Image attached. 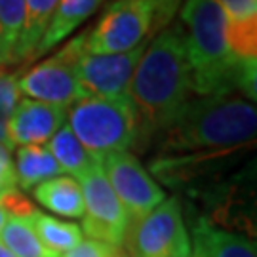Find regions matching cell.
Instances as JSON below:
<instances>
[{
    "label": "cell",
    "instance_id": "26",
    "mask_svg": "<svg viewBox=\"0 0 257 257\" xmlns=\"http://www.w3.org/2000/svg\"><path fill=\"white\" fill-rule=\"evenodd\" d=\"M10 189H18V177H16V166L10 155V149L0 145V194Z\"/></svg>",
    "mask_w": 257,
    "mask_h": 257
},
{
    "label": "cell",
    "instance_id": "3",
    "mask_svg": "<svg viewBox=\"0 0 257 257\" xmlns=\"http://www.w3.org/2000/svg\"><path fill=\"white\" fill-rule=\"evenodd\" d=\"M193 93L234 95L255 103L257 63H240L230 54L227 18L215 0H187L181 8Z\"/></svg>",
    "mask_w": 257,
    "mask_h": 257
},
{
    "label": "cell",
    "instance_id": "12",
    "mask_svg": "<svg viewBox=\"0 0 257 257\" xmlns=\"http://www.w3.org/2000/svg\"><path fill=\"white\" fill-rule=\"evenodd\" d=\"M191 257H257V248L248 236L221 229L208 217H200L191 234Z\"/></svg>",
    "mask_w": 257,
    "mask_h": 257
},
{
    "label": "cell",
    "instance_id": "21",
    "mask_svg": "<svg viewBox=\"0 0 257 257\" xmlns=\"http://www.w3.org/2000/svg\"><path fill=\"white\" fill-rule=\"evenodd\" d=\"M19 101V88L18 76L0 71V145L12 151V143L8 138V124L10 118L16 110Z\"/></svg>",
    "mask_w": 257,
    "mask_h": 257
},
{
    "label": "cell",
    "instance_id": "14",
    "mask_svg": "<svg viewBox=\"0 0 257 257\" xmlns=\"http://www.w3.org/2000/svg\"><path fill=\"white\" fill-rule=\"evenodd\" d=\"M33 196L52 213L63 217H82L84 196L78 181L71 175H57L33 189Z\"/></svg>",
    "mask_w": 257,
    "mask_h": 257
},
{
    "label": "cell",
    "instance_id": "25",
    "mask_svg": "<svg viewBox=\"0 0 257 257\" xmlns=\"http://www.w3.org/2000/svg\"><path fill=\"white\" fill-rule=\"evenodd\" d=\"M181 4H183V0H153V8H155L153 33H155V35L172 23V19H174L175 14L179 12Z\"/></svg>",
    "mask_w": 257,
    "mask_h": 257
},
{
    "label": "cell",
    "instance_id": "23",
    "mask_svg": "<svg viewBox=\"0 0 257 257\" xmlns=\"http://www.w3.org/2000/svg\"><path fill=\"white\" fill-rule=\"evenodd\" d=\"M59 257H126V251L122 246H112L101 240L86 238Z\"/></svg>",
    "mask_w": 257,
    "mask_h": 257
},
{
    "label": "cell",
    "instance_id": "10",
    "mask_svg": "<svg viewBox=\"0 0 257 257\" xmlns=\"http://www.w3.org/2000/svg\"><path fill=\"white\" fill-rule=\"evenodd\" d=\"M147 44L124 54L90 55L78 61V88L82 97H114L126 93Z\"/></svg>",
    "mask_w": 257,
    "mask_h": 257
},
{
    "label": "cell",
    "instance_id": "4",
    "mask_svg": "<svg viewBox=\"0 0 257 257\" xmlns=\"http://www.w3.org/2000/svg\"><path fill=\"white\" fill-rule=\"evenodd\" d=\"M69 128L99 162L103 156L128 151L138 143V114L128 93L74 101L69 110Z\"/></svg>",
    "mask_w": 257,
    "mask_h": 257
},
{
    "label": "cell",
    "instance_id": "16",
    "mask_svg": "<svg viewBox=\"0 0 257 257\" xmlns=\"http://www.w3.org/2000/svg\"><path fill=\"white\" fill-rule=\"evenodd\" d=\"M48 151L52 153L55 162L59 164L63 174H71V177H80L84 172H88L93 164H97L99 160L93 158L82 143L74 138L69 126H61L55 132V136L46 143Z\"/></svg>",
    "mask_w": 257,
    "mask_h": 257
},
{
    "label": "cell",
    "instance_id": "29",
    "mask_svg": "<svg viewBox=\"0 0 257 257\" xmlns=\"http://www.w3.org/2000/svg\"><path fill=\"white\" fill-rule=\"evenodd\" d=\"M8 221V213L4 211V208L0 206V230H2V227H4V223Z\"/></svg>",
    "mask_w": 257,
    "mask_h": 257
},
{
    "label": "cell",
    "instance_id": "2",
    "mask_svg": "<svg viewBox=\"0 0 257 257\" xmlns=\"http://www.w3.org/2000/svg\"><path fill=\"white\" fill-rule=\"evenodd\" d=\"M191 93L193 78L183 27H166L145 48L128 88L138 114V141L155 139L183 109Z\"/></svg>",
    "mask_w": 257,
    "mask_h": 257
},
{
    "label": "cell",
    "instance_id": "20",
    "mask_svg": "<svg viewBox=\"0 0 257 257\" xmlns=\"http://www.w3.org/2000/svg\"><path fill=\"white\" fill-rule=\"evenodd\" d=\"M25 19H27L25 0H0V37L12 55V63L25 27Z\"/></svg>",
    "mask_w": 257,
    "mask_h": 257
},
{
    "label": "cell",
    "instance_id": "7",
    "mask_svg": "<svg viewBox=\"0 0 257 257\" xmlns=\"http://www.w3.org/2000/svg\"><path fill=\"white\" fill-rule=\"evenodd\" d=\"M153 0H114L103 12L97 25L88 31L86 54H124L145 44L153 31Z\"/></svg>",
    "mask_w": 257,
    "mask_h": 257
},
{
    "label": "cell",
    "instance_id": "30",
    "mask_svg": "<svg viewBox=\"0 0 257 257\" xmlns=\"http://www.w3.org/2000/svg\"><path fill=\"white\" fill-rule=\"evenodd\" d=\"M126 257H128V253H126Z\"/></svg>",
    "mask_w": 257,
    "mask_h": 257
},
{
    "label": "cell",
    "instance_id": "1",
    "mask_svg": "<svg viewBox=\"0 0 257 257\" xmlns=\"http://www.w3.org/2000/svg\"><path fill=\"white\" fill-rule=\"evenodd\" d=\"M255 132V103L240 95L189 99L155 138L160 155L153 162V172L170 185L185 181L191 170L248 151Z\"/></svg>",
    "mask_w": 257,
    "mask_h": 257
},
{
    "label": "cell",
    "instance_id": "28",
    "mask_svg": "<svg viewBox=\"0 0 257 257\" xmlns=\"http://www.w3.org/2000/svg\"><path fill=\"white\" fill-rule=\"evenodd\" d=\"M0 257H16V255H14V253H12V251L6 248L2 242H0Z\"/></svg>",
    "mask_w": 257,
    "mask_h": 257
},
{
    "label": "cell",
    "instance_id": "6",
    "mask_svg": "<svg viewBox=\"0 0 257 257\" xmlns=\"http://www.w3.org/2000/svg\"><path fill=\"white\" fill-rule=\"evenodd\" d=\"M88 31L69 40L50 59L37 63L18 78L19 93L29 99L57 105L67 109L80 99L78 88V61L86 55Z\"/></svg>",
    "mask_w": 257,
    "mask_h": 257
},
{
    "label": "cell",
    "instance_id": "9",
    "mask_svg": "<svg viewBox=\"0 0 257 257\" xmlns=\"http://www.w3.org/2000/svg\"><path fill=\"white\" fill-rule=\"evenodd\" d=\"M101 168L118 196L130 221L145 217L166 200V193L130 151L110 153L101 158Z\"/></svg>",
    "mask_w": 257,
    "mask_h": 257
},
{
    "label": "cell",
    "instance_id": "19",
    "mask_svg": "<svg viewBox=\"0 0 257 257\" xmlns=\"http://www.w3.org/2000/svg\"><path fill=\"white\" fill-rule=\"evenodd\" d=\"M57 2L59 0H25L27 19H25V27H23L21 38L18 42V48H16L14 63L27 61L33 57V52L46 31L48 21L52 18V12H54Z\"/></svg>",
    "mask_w": 257,
    "mask_h": 257
},
{
    "label": "cell",
    "instance_id": "18",
    "mask_svg": "<svg viewBox=\"0 0 257 257\" xmlns=\"http://www.w3.org/2000/svg\"><path fill=\"white\" fill-rule=\"evenodd\" d=\"M0 242L16 257H59L40 242L29 217H8L0 230Z\"/></svg>",
    "mask_w": 257,
    "mask_h": 257
},
{
    "label": "cell",
    "instance_id": "22",
    "mask_svg": "<svg viewBox=\"0 0 257 257\" xmlns=\"http://www.w3.org/2000/svg\"><path fill=\"white\" fill-rule=\"evenodd\" d=\"M225 12L227 27L257 25V0H215Z\"/></svg>",
    "mask_w": 257,
    "mask_h": 257
},
{
    "label": "cell",
    "instance_id": "27",
    "mask_svg": "<svg viewBox=\"0 0 257 257\" xmlns=\"http://www.w3.org/2000/svg\"><path fill=\"white\" fill-rule=\"evenodd\" d=\"M8 63H12V55H10L8 48H6L4 40H2V37H0V67H2V65H8Z\"/></svg>",
    "mask_w": 257,
    "mask_h": 257
},
{
    "label": "cell",
    "instance_id": "13",
    "mask_svg": "<svg viewBox=\"0 0 257 257\" xmlns=\"http://www.w3.org/2000/svg\"><path fill=\"white\" fill-rule=\"evenodd\" d=\"M101 2L103 0H59L52 12L44 35L33 52V57L38 59L46 55L52 48L61 44L67 37H71L86 19L95 14Z\"/></svg>",
    "mask_w": 257,
    "mask_h": 257
},
{
    "label": "cell",
    "instance_id": "11",
    "mask_svg": "<svg viewBox=\"0 0 257 257\" xmlns=\"http://www.w3.org/2000/svg\"><path fill=\"white\" fill-rule=\"evenodd\" d=\"M67 109L23 97L16 105L10 118L8 138L12 147L23 145H46L55 132L65 126Z\"/></svg>",
    "mask_w": 257,
    "mask_h": 257
},
{
    "label": "cell",
    "instance_id": "5",
    "mask_svg": "<svg viewBox=\"0 0 257 257\" xmlns=\"http://www.w3.org/2000/svg\"><path fill=\"white\" fill-rule=\"evenodd\" d=\"M128 257H191V234L177 198H166L145 217L130 221L126 236Z\"/></svg>",
    "mask_w": 257,
    "mask_h": 257
},
{
    "label": "cell",
    "instance_id": "17",
    "mask_svg": "<svg viewBox=\"0 0 257 257\" xmlns=\"http://www.w3.org/2000/svg\"><path fill=\"white\" fill-rule=\"evenodd\" d=\"M31 223L37 230L40 242L46 246L50 251L61 255L65 251L73 249L82 242V229L80 225L71 223V221L57 219L54 215H48L44 211L37 210L31 217Z\"/></svg>",
    "mask_w": 257,
    "mask_h": 257
},
{
    "label": "cell",
    "instance_id": "15",
    "mask_svg": "<svg viewBox=\"0 0 257 257\" xmlns=\"http://www.w3.org/2000/svg\"><path fill=\"white\" fill-rule=\"evenodd\" d=\"M14 166H16L18 187L25 189V191H33L37 185L63 174L46 145L18 147Z\"/></svg>",
    "mask_w": 257,
    "mask_h": 257
},
{
    "label": "cell",
    "instance_id": "24",
    "mask_svg": "<svg viewBox=\"0 0 257 257\" xmlns=\"http://www.w3.org/2000/svg\"><path fill=\"white\" fill-rule=\"evenodd\" d=\"M0 206L8 213V217H31L37 211V206L18 189H10L0 194Z\"/></svg>",
    "mask_w": 257,
    "mask_h": 257
},
{
    "label": "cell",
    "instance_id": "8",
    "mask_svg": "<svg viewBox=\"0 0 257 257\" xmlns=\"http://www.w3.org/2000/svg\"><path fill=\"white\" fill-rule=\"evenodd\" d=\"M76 181L84 196L82 234L112 246H124L130 223L128 213L103 174L101 162L93 164L88 172L76 177Z\"/></svg>",
    "mask_w": 257,
    "mask_h": 257
}]
</instances>
